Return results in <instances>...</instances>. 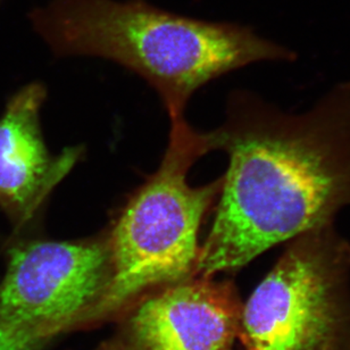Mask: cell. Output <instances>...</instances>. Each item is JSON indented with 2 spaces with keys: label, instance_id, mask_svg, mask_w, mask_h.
<instances>
[{
  "label": "cell",
  "instance_id": "6da1fadb",
  "mask_svg": "<svg viewBox=\"0 0 350 350\" xmlns=\"http://www.w3.org/2000/svg\"><path fill=\"white\" fill-rule=\"evenodd\" d=\"M212 139L229 167L195 276L237 272L350 207V79L301 113L238 91Z\"/></svg>",
  "mask_w": 350,
  "mask_h": 350
},
{
  "label": "cell",
  "instance_id": "7a4b0ae2",
  "mask_svg": "<svg viewBox=\"0 0 350 350\" xmlns=\"http://www.w3.org/2000/svg\"><path fill=\"white\" fill-rule=\"evenodd\" d=\"M29 17L57 57L104 58L142 77L171 120L183 116L195 91L214 79L297 58L252 27L180 15L147 0H51Z\"/></svg>",
  "mask_w": 350,
  "mask_h": 350
},
{
  "label": "cell",
  "instance_id": "3957f363",
  "mask_svg": "<svg viewBox=\"0 0 350 350\" xmlns=\"http://www.w3.org/2000/svg\"><path fill=\"white\" fill-rule=\"evenodd\" d=\"M171 124L159 170L130 197L108 232L113 279L92 324L120 315L146 293L195 278L199 230L219 199L223 175L189 185L190 167L214 150L212 133L192 129L185 116Z\"/></svg>",
  "mask_w": 350,
  "mask_h": 350
},
{
  "label": "cell",
  "instance_id": "277c9868",
  "mask_svg": "<svg viewBox=\"0 0 350 350\" xmlns=\"http://www.w3.org/2000/svg\"><path fill=\"white\" fill-rule=\"evenodd\" d=\"M243 350H350V240L336 223L284 250L243 303Z\"/></svg>",
  "mask_w": 350,
  "mask_h": 350
},
{
  "label": "cell",
  "instance_id": "5b68a950",
  "mask_svg": "<svg viewBox=\"0 0 350 350\" xmlns=\"http://www.w3.org/2000/svg\"><path fill=\"white\" fill-rule=\"evenodd\" d=\"M111 279L108 233L21 243L10 250L0 284V324L51 340L92 325Z\"/></svg>",
  "mask_w": 350,
  "mask_h": 350
},
{
  "label": "cell",
  "instance_id": "8992f818",
  "mask_svg": "<svg viewBox=\"0 0 350 350\" xmlns=\"http://www.w3.org/2000/svg\"><path fill=\"white\" fill-rule=\"evenodd\" d=\"M243 308L233 281L195 276L140 297L94 350H233Z\"/></svg>",
  "mask_w": 350,
  "mask_h": 350
},
{
  "label": "cell",
  "instance_id": "52a82bcc",
  "mask_svg": "<svg viewBox=\"0 0 350 350\" xmlns=\"http://www.w3.org/2000/svg\"><path fill=\"white\" fill-rule=\"evenodd\" d=\"M46 97L41 83L25 85L0 118V208L18 226L37 214L82 155V148L56 157L48 152L40 126Z\"/></svg>",
  "mask_w": 350,
  "mask_h": 350
},
{
  "label": "cell",
  "instance_id": "ba28073f",
  "mask_svg": "<svg viewBox=\"0 0 350 350\" xmlns=\"http://www.w3.org/2000/svg\"><path fill=\"white\" fill-rule=\"evenodd\" d=\"M51 341L47 338L14 330L0 324V350H40Z\"/></svg>",
  "mask_w": 350,
  "mask_h": 350
}]
</instances>
